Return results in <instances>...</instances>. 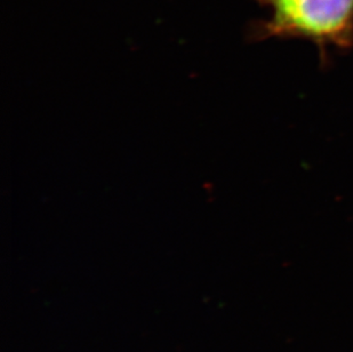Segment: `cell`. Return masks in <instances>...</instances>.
<instances>
[{"label": "cell", "mask_w": 353, "mask_h": 352, "mask_svg": "<svg viewBox=\"0 0 353 352\" xmlns=\"http://www.w3.org/2000/svg\"><path fill=\"white\" fill-rule=\"evenodd\" d=\"M269 10V17L255 28L254 36L297 38L327 48L353 47V0H257Z\"/></svg>", "instance_id": "1"}]
</instances>
